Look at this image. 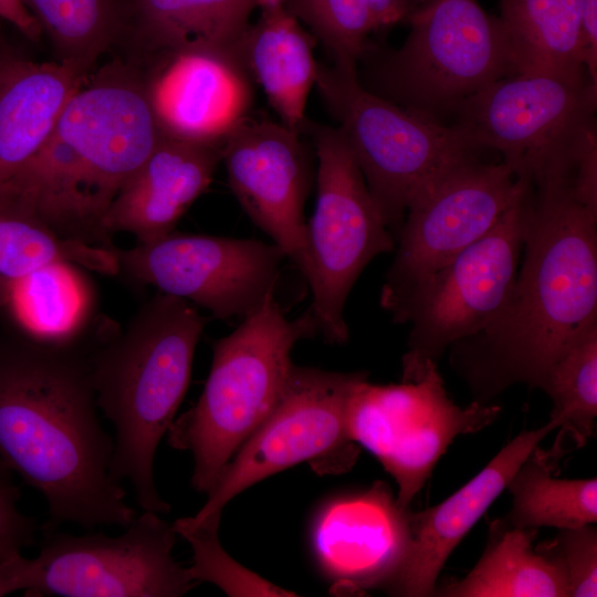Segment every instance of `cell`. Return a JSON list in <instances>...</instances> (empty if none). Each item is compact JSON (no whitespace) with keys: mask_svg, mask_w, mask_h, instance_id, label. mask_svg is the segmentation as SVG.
Segmentation results:
<instances>
[{"mask_svg":"<svg viewBox=\"0 0 597 597\" xmlns=\"http://www.w3.org/2000/svg\"><path fill=\"white\" fill-rule=\"evenodd\" d=\"M221 514H211L199 522L181 517L172 523L177 535L192 549V564L187 567L190 578L197 585L213 584L228 596H296L242 566L226 552L219 540Z\"/></svg>","mask_w":597,"mask_h":597,"instance_id":"31","label":"cell"},{"mask_svg":"<svg viewBox=\"0 0 597 597\" xmlns=\"http://www.w3.org/2000/svg\"><path fill=\"white\" fill-rule=\"evenodd\" d=\"M85 82L71 69L15 52L0 72V185L45 145L72 95Z\"/></svg>","mask_w":597,"mask_h":597,"instance_id":"21","label":"cell"},{"mask_svg":"<svg viewBox=\"0 0 597 597\" xmlns=\"http://www.w3.org/2000/svg\"><path fill=\"white\" fill-rule=\"evenodd\" d=\"M585 0H501L500 23L515 73L586 72L580 59Z\"/></svg>","mask_w":597,"mask_h":597,"instance_id":"25","label":"cell"},{"mask_svg":"<svg viewBox=\"0 0 597 597\" xmlns=\"http://www.w3.org/2000/svg\"><path fill=\"white\" fill-rule=\"evenodd\" d=\"M542 390L551 398V419L562 428L555 446L582 447L597 416V323L577 336L547 370Z\"/></svg>","mask_w":597,"mask_h":597,"instance_id":"30","label":"cell"},{"mask_svg":"<svg viewBox=\"0 0 597 597\" xmlns=\"http://www.w3.org/2000/svg\"><path fill=\"white\" fill-rule=\"evenodd\" d=\"M284 6L308 27L334 65L357 69L376 31L364 0H285Z\"/></svg>","mask_w":597,"mask_h":597,"instance_id":"32","label":"cell"},{"mask_svg":"<svg viewBox=\"0 0 597 597\" xmlns=\"http://www.w3.org/2000/svg\"><path fill=\"white\" fill-rule=\"evenodd\" d=\"M532 530L493 521L485 551L460 580L436 588L443 597H569L559 562L532 545Z\"/></svg>","mask_w":597,"mask_h":597,"instance_id":"23","label":"cell"},{"mask_svg":"<svg viewBox=\"0 0 597 597\" xmlns=\"http://www.w3.org/2000/svg\"><path fill=\"white\" fill-rule=\"evenodd\" d=\"M221 161L244 212L307 281L304 203L310 171L300 130L247 116L224 136Z\"/></svg>","mask_w":597,"mask_h":597,"instance_id":"16","label":"cell"},{"mask_svg":"<svg viewBox=\"0 0 597 597\" xmlns=\"http://www.w3.org/2000/svg\"><path fill=\"white\" fill-rule=\"evenodd\" d=\"M597 87L586 72L515 73L467 98L453 123L531 184L569 172L597 130Z\"/></svg>","mask_w":597,"mask_h":597,"instance_id":"8","label":"cell"},{"mask_svg":"<svg viewBox=\"0 0 597 597\" xmlns=\"http://www.w3.org/2000/svg\"><path fill=\"white\" fill-rule=\"evenodd\" d=\"M314 40L281 4L263 9L237 45L248 73L261 85L281 123L300 132L316 78Z\"/></svg>","mask_w":597,"mask_h":597,"instance_id":"22","label":"cell"},{"mask_svg":"<svg viewBox=\"0 0 597 597\" xmlns=\"http://www.w3.org/2000/svg\"><path fill=\"white\" fill-rule=\"evenodd\" d=\"M72 264L48 266L18 285L3 312L7 322L48 341L82 337L92 293Z\"/></svg>","mask_w":597,"mask_h":597,"instance_id":"29","label":"cell"},{"mask_svg":"<svg viewBox=\"0 0 597 597\" xmlns=\"http://www.w3.org/2000/svg\"><path fill=\"white\" fill-rule=\"evenodd\" d=\"M53 48L56 62L86 80L127 31L121 0H22Z\"/></svg>","mask_w":597,"mask_h":597,"instance_id":"28","label":"cell"},{"mask_svg":"<svg viewBox=\"0 0 597 597\" xmlns=\"http://www.w3.org/2000/svg\"><path fill=\"white\" fill-rule=\"evenodd\" d=\"M94 344L0 325V459L46 500L44 533L69 522L125 528L137 516L111 474L114 440L97 415Z\"/></svg>","mask_w":597,"mask_h":597,"instance_id":"1","label":"cell"},{"mask_svg":"<svg viewBox=\"0 0 597 597\" xmlns=\"http://www.w3.org/2000/svg\"><path fill=\"white\" fill-rule=\"evenodd\" d=\"M114 247L66 239L23 207L0 198V314L20 283L51 265L118 275Z\"/></svg>","mask_w":597,"mask_h":597,"instance_id":"24","label":"cell"},{"mask_svg":"<svg viewBox=\"0 0 597 597\" xmlns=\"http://www.w3.org/2000/svg\"><path fill=\"white\" fill-rule=\"evenodd\" d=\"M254 2L255 6L260 7L261 10H263L284 4L285 0H254Z\"/></svg>","mask_w":597,"mask_h":597,"instance_id":"40","label":"cell"},{"mask_svg":"<svg viewBox=\"0 0 597 597\" xmlns=\"http://www.w3.org/2000/svg\"><path fill=\"white\" fill-rule=\"evenodd\" d=\"M528 185L503 160L484 164L475 157L436 181L407 209L380 304L489 233Z\"/></svg>","mask_w":597,"mask_h":597,"instance_id":"15","label":"cell"},{"mask_svg":"<svg viewBox=\"0 0 597 597\" xmlns=\"http://www.w3.org/2000/svg\"><path fill=\"white\" fill-rule=\"evenodd\" d=\"M220 142H193L164 135L112 201L104 229L130 233L137 243L174 232L190 206L210 186L222 159Z\"/></svg>","mask_w":597,"mask_h":597,"instance_id":"20","label":"cell"},{"mask_svg":"<svg viewBox=\"0 0 597 597\" xmlns=\"http://www.w3.org/2000/svg\"><path fill=\"white\" fill-rule=\"evenodd\" d=\"M177 533L144 511L119 536L44 533L25 596L179 597L197 584L172 555Z\"/></svg>","mask_w":597,"mask_h":597,"instance_id":"13","label":"cell"},{"mask_svg":"<svg viewBox=\"0 0 597 597\" xmlns=\"http://www.w3.org/2000/svg\"><path fill=\"white\" fill-rule=\"evenodd\" d=\"M163 136L142 69L114 60L72 95L42 149L0 185V198L66 239L112 248L104 217Z\"/></svg>","mask_w":597,"mask_h":597,"instance_id":"3","label":"cell"},{"mask_svg":"<svg viewBox=\"0 0 597 597\" xmlns=\"http://www.w3.org/2000/svg\"><path fill=\"white\" fill-rule=\"evenodd\" d=\"M530 191L531 184L489 233L381 305L394 322L411 325L402 369L437 364L502 314L517 275Z\"/></svg>","mask_w":597,"mask_h":597,"instance_id":"9","label":"cell"},{"mask_svg":"<svg viewBox=\"0 0 597 597\" xmlns=\"http://www.w3.org/2000/svg\"><path fill=\"white\" fill-rule=\"evenodd\" d=\"M562 565L569 597L597 596V530L593 524L561 530L541 546Z\"/></svg>","mask_w":597,"mask_h":597,"instance_id":"33","label":"cell"},{"mask_svg":"<svg viewBox=\"0 0 597 597\" xmlns=\"http://www.w3.org/2000/svg\"><path fill=\"white\" fill-rule=\"evenodd\" d=\"M426 0H364L376 31L408 21Z\"/></svg>","mask_w":597,"mask_h":597,"instance_id":"36","label":"cell"},{"mask_svg":"<svg viewBox=\"0 0 597 597\" xmlns=\"http://www.w3.org/2000/svg\"><path fill=\"white\" fill-rule=\"evenodd\" d=\"M580 59L589 81L597 87V0H585L580 20Z\"/></svg>","mask_w":597,"mask_h":597,"instance_id":"35","label":"cell"},{"mask_svg":"<svg viewBox=\"0 0 597 597\" xmlns=\"http://www.w3.org/2000/svg\"><path fill=\"white\" fill-rule=\"evenodd\" d=\"M114 253L118 274L134 283L240 322L274 293L285 259L274 243L175 231Z\"/></svg>","mask_w":597,"mask_h":597,"instance_id":"14","label":"cell"},{"mask_svg":"<svg viewBox=\"0 0 597 597\" xmlns=\"http://www.w3.org/2000/svg\"><path fill=\"white\" fill-rule=\"evenodd\" d=\"M555 449L545 452L538 446L528 454L506 485L512 509L503 519L509 526L559 530L597 521V480L554 478L558 459Z\"/></svg>","mask_w":597,"mask_h":597,"instance_id":"26","label":"cell"},{"mask_svg":"<svg viewBox=\"0 0 597 597\" xmlns=\"http://www.w3.org/2000/svg\"><path fill=\"white\" fill-rule=\"evenodd\" d=\"M317 155V191L306 223L307 283L317 331L332 344L348 339L345 304L358 276L396 241L345 138L337 127L306 122ZM301 129V130H302Z\"/></svg>","mask_w":597,"mask_h":597,"instance_id":"10","label":"cell"},{"mask_svg":"<svg viewBox=\"0 0 597 597\" xmlns=\"http://www.w3.org/2000/svg\"><path fill=\"white\" fill-rule=\"evenodd\" d=\"M366 373L292 367L275 407L224 467L203 506L189 519L199 522L253 484L302 462L318 473H342L358 457L347 427L355 385Z\"/></svg>","mask_w":597,"mask_h":597,"instance_id":"11","label":"cell"},{"mask_svg":"<svg viewBox=\"0 0 597 597\" xmlns=\"http://www.w3.org/2000/svg\"><path fill=\"white\" fill-rule=\"evenodd\" d=\"M20 495L12 470L0 459V563L35 542L36 525L18 509Z\"/></svg>","mask_w":597,"mask_h":597,"instance_id":"34","label":"cell"},{"mask_svg":"<svg viewBox=\"0 0 597 597\" xmlns=\"http://www.w3.org/2000/svg\"><path fill=\"white\" fill-rule=\"evenodd\" d=\"M557 428L559 422L549 419L541 428L521 432L457 492L434 506L412 512L408 556L385 590L396 596H434L450 554L506 489L528 454Z\"/></svg>","mask_w":597,"mask_h":597,"instance_id":"19","label":"cell"},{"mask_svg":"<svg viewBox=\"0 0 597 597\" xmlns=\"http://www.w3.org/2000/svg\"><path fill=\"white\" fill-rule=\"evenodd\" d=\"M411 515L381 481L331 500L318 511L311 533L320 568L335 588L385 590L408 556Z\"/></svg>","mask_w":597,"mask_h":597,"instance_id":"18","label":"cell"},{"mask_svg":"<svg viewBox=\"0 0 597 597\" xmlns=\"http://www.w3.org/2000/svg\"><path fill=\"white\" fill-rule=\"evenodd\" d=\"M408 22L404 44L374 57L365 86L389 102L440 119L514 74L500 20L478 0H426Z\"/></svg>","mask_w":597,"mask_h":597,"instance_id":"7","label":"cell"},{"mask_svg":"<svg viewBox=\"0 0 597 597\" xmlns=\"http://www.w3.org/2000/svg\"><path fill=\"white\" fill-rule=\"evenodd\" d=\"M142 69L164 135L220 142L251 103L248 71L235 48L192 41L174 49H138Z\"/></svg>","mask_w":597,"mask_h":597,"instance_id":"17","label":"cell"},{"mask_svg":"<svg viewBox=\"0 0 597 597\" xmlns=\"http://www.w3.org/2000/svg\"><path fill=\"white\" fill-rule=\"evenodd\" d=\"M17 51L6 41L2 33L0 32V72L4 63L15 53Z\"/></svg>","mask_w":597,"mask_h":597,"instance_id":"39","label":"cell"},{"mask_svg":"<svg viewBox=\"0 0 597 597\" xmlns=\"http://www.w3.org/2000/svg\"><path fill=\"white\" fill-rule=\"evenodd\" d=\"M499 406L460 407L448 396L437 364L402 369L396 385L362 378L347 408L350 438L371 452L398 485L397 502L409 507L448 447L460 434L492 423Z\"/></svg>","mask_w":597,"mask_h":597,"instance_id":"12","label":"cell"},{"mask_svg":"<svg viewBox=\"0 0 597 597\" xmlns=\"http://www.w3.org/2000/svg\"><path fill=\"white\" fill-rule=\"evenodd\" d=\"M138 48L174 49L192 41L235 48L254 0H132Z\"/></svg>","mask_w":597,"mask_h":597,"instance_id":"27","label":"cell"},{"mask_svg":"<svg viewBox=\"0 0 597 597\" xmlns=\"http://www.w3.org/2000/svg\"><path fill=\"white\" fill-rule=\"evenodd\" d=\"M314 85L389 229L401 226L421 193L478 150L455 125L368 91L356 67L317 63Z\"/></svg>","mask_w":597,"mask_h":597,"instance_id":"6","label":"cell"},{"mask_svg":"<svg viewBox=\"0 0 597 597\" xmlns=\"http://www.w3.org/2000/svg\"><path fill=\"white\" fill-rule=\"evenodd\" d=\"M524 259L502 314L452 345L475 402L512 385L540 388L561 353L597 323V210L570 175L531 184Z\"/></svg>","mask_w":597,"mask_h":597,"instance_id":"2","label":"cell"},{"mask_svg":"<svg viewBox=\"0 0 597 597\" xmlns=\"http://www.w3.org/2000/svg\"><path fill=\"white\" fill-rule=\"evenodd\" d=\"M207 321L190 302L158 292L91 349L97 407L116 431L111 474L130 482L143 511H170L155 483V455L188 390Z\"/></svg>","mask_w":597,"mask_h":597,"instance_id":"4","label":"cell"},{"mask_svg":"<svg viewBox=\"0 0 597 597\" xmlns=\"http://www.w3.org/2000/svg\"><path fill=\"white\" fill-rule=\"evenodd\" d=\"M29 576V558L21 554L0 563V597L25 590Z\"/></svg>","mask_w":597,"mask_h":597,"instance_id":"38","label":"cell"},{"mask_svg":"<svg viewBox=\"0 0 597 597\" xmlns=\"http://www.w3.org/2000/svg\"><path fill=\"white\" fill-rule=\"evenodd\" d=\"M0 21L10 24L29 41L42 36L41 28L22 0H0Z\"/></svg>","mask_w":597,"mask_h":597,"instance_id":"37","label":"cell"},{"mask_svg":"<svg viewBox=\"0 0 597 597\" xmlns=\"http://www.w3.org/2000/svg\"><path fill=\"white\" fill-rule=\"evenodd\" d=\"M311 312L289 320L274 293L212 346V363L197 402L174 420L169 444L193 459L191 485L208 494L224 467L281 398L294 345L317 334Z\"/></svg>","mask_w":597,"mask_h":597,"instance_id":"5","label":"cell"}]
</instances>
